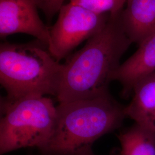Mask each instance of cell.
<instances>
[{
	"label": "cell",
	"mask_w": 155,
	"mask_h": 155,
	"mask_svg": "<svg viewBox=\"0 0 155 155\" xmlns=\"http://www.w3.org/2000/svg\"><path fill=\"white\" fill-rule=\"evenodd\" d=\"M122 10L110 13L105 28L63 64L59 102L91 99L109 92L120 59L132 43L122 26Z\"/></svg>",
	"instance_id": "obj_1"
},
{
	"label": "cell",
	"mask_w": 155,
	"mask_h": 155,
	"mask_svg": "<svg viewBox=\"0 0 155 155\" xmlns=\"http://www.w3.org/2000/svg\"><path fill=\"white\" fill-rule=\"evenodd\" d=\"M52 135L42 155H82L102 136L121 127L125 106L109 92L95 98L59 102Z\"/></svg>",
	"instance_id": "obj_2"
},
{
	"label": "cell",
	"mask_w": 155,
	"mask_h": 155,
	"mask_svg": "<svg viewBox=\"0 0 155 155\" xmlns=\"http://www.w3.org/2000/svg\"><path fill=\"white\" fill-rule=\"evenodd\" d=\"M63 64L51 55L47 47L36 43L0 45V83L6 98L57 97L61 82Z\"/></svg>",
	"instance_id": "obj_3"
},
{
	"label": "cell",
	"mask_w": 155,
	"mask_h": 155,
	"mask_svg": "<svg viewBox=\"0 0 155 155\" xmlns=\"http://www.w3.org/2000/svg\"><path fill=\"white\" fill-rule=\"evenodd\" d=\"M0 154L25 148L42 150L55 126L57 110L46 96L1 98Z\"/></svg>",
	"instance_id": "obj_4"
},
{
	"label": "cell",
	"mask_w": 155,
	"mask_h": 155,
	"mask_svg": "<svg viewBox=\"0 0 155 155\" xmlns=\"http://www.w3.org/2000/svg\"><path fill=\"white\" fill-rule=\"evenodd\" d=\"M58 19L50 28L48 50L57 61L66 58L84 40L101 32L110 13H98L69 2L62 6Z\"/></svg>",
	"instance_id": "obj_5"
},
{
	"label": "cell",
	"mask_w": 155,
	"mask_h": 155,
	"mask_svg": "<svg viewBox=\"0 0 155 155\" xmlns=\"http://www.w3.org/2000/svg\"><path fill=\"white\" fill-rule=\"evenodd\" d=\"M35 0H0V37L5 39L15 33L36 38L47 48L50 28L39 16Z\"/></svg>",
	"instance_id": "obj_6"
},
{
	"label": "cell",
	"mask_w": 155,
	"mask_h": 155,
	"mask_svg": "<svg viewBox=\"0 0 155 155\" xmlns=\"http://www.w3.org/2000/svg\"><path fill=\"white\" fill-rule=\"evenodd\" d=\"M155 72V32L139 45V49L118 68L113 81L121 83L122 96L129 97L134 88L145 78Z\"/></svg>",
	"instance_id": "obj_7"
},
{
	"label": "cell",
	"mask_w": 155,
	"mask_h": 155,
	"mask_svg": "<svg viewBox=\"0 0 155 155\" xmlns=\"http://www.w3.org/2000/svg\"><path fill=\"white\" fill-rule=\"evenodd\" d=\"M121 12L124 31L133 43L140 45L155 32V0H127Z\"/></svg>",
	"instance_id": "obj_8"
},
{
	"label": "cell",
	"mask_w": 155,
	"mask_h": 155,
	"mask_svg": "<svg viewBox=\"0 0 155 155\" xmlns=\"http://www.w3.org/2000/svg\"><path fill=\"white\" fill-rule=\"evenodd\" d=\"M132 95L131 102L125 106L126 116L155 134V72L141 80Z\"/></svg>",
	"instance_id": "obj_9"
},
{
	"label": "cell",
	"mask_w": 155,
	"mask_h": 155,
	"mask_svg": "<svg viewBox=\"0 0 155 155\" xmlns=\"http://www.w3.org/2000/svg\"><path fill=\"white\" fill-rule=\"evenodd\" d=\"M117 137L121 149L119 155H155V134L135 123L121 132Z\"/></svg>",
	"instance_id": "obj_10"
},
{
	"label": "cell",
	"mask_w": 155,
	"mask_h": 155,
	"mask_svg": "<svg viewBox=\"0 0 155 155\" xmlns=\"http://www.w3.org/2000/svg\"><path fill=\"white\" fill-rule=\"evenodd\" d=\"M70 2L81 6L98 13H114L123 9L127 0H69Z\"/></svg>",
	"instance_id": "obj_11"
},
{
	"label": "cell",
	"mask_w": 155,
	"mask_h": 155,
	"mask_svg": "<svg viewBox=\"0 0 155 155\" xmlns=\"http://www.w3.org/2000/svg\"><path fill=\"white\" fill-rule=\"evenodd\" d=\"M40 9L44 13L48 22H50L59 13L65 0H35Z\"/></svg>",
	"instance_id": "obj_12"
},
{
	"label": "cell",
	"mask_w": 155,
	"mask_h": 155,
	"mask_svg": "<svg viewBox=\"0 0 155 155\" xmlns=\"http://www.w3.org/2000/svg\"><path fill=\"white\" fill-rule=\"evenodd\" d=\"M95 155L94 154V153H93V150L92 151H91V152H90L89 153H85V154H83V155ZM111 155H119V153H115L114 152H113V153H112Z\"/></svg>",
	"instance_id": "obj_13"
}]
</instances>
